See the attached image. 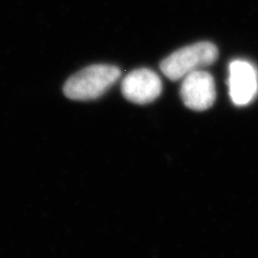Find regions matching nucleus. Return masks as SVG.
<instances>
[{
    "mask_svg": "<svg viewBox=\"0 0 258 258\" xmlns=\"http://www.w3.org/2000/svg\"><path fill=\"white\" fill-rule=\"evenodd\" d=\"M120 77V70L112 64H93L70 77L63 85V94L72 100L99 98Z\"/></svg>",
    "mask_w": 258,
    "mask_h": 258,
    "instance_id": "f257e3e1",
    "label": "nucleus"
},
{
    "mask_svg": "<svg viewBox=\"0 0 258 258\" xmlns=\"http://www.w3.org/2000/svg\"><path fill=\"white\" fill-rule=\"evenodd\" d=\"M217 57V47L211 42L203 41L176 50L160 62V69L168 79L177 81L192 71L214 63Z\"/></svg>",
    "mask_w": 258,
    "mask_h": 258,
    "instance_id": "f03ea898",
    "label": "nucleus"
},
{
    "mask_svg": "<svg viewBox=\"0 0 258 258\" xmlns=\"http://www.w3.org/2000/svg\"><path fill=\"white\" fill-rule=\"evenodd\" d=\"M181 98L185 106L194 111H206L216 99L215 82L207 71L195 70L183 78Z\"/></svg>",
    "mask_w": 258,
    "mask_h": 258,
    "instance_id": "7ed1b4c3",
    "label": "nucleus"
},
{
    "mask_svg": "<svg viewBox=\"0 0 258 258\" xmlns=\"http://www.w3.org/2000/svg\"><path fill=\"white\" fill-rule=\"evenodd\" d=\"M231 101L238 107L252 102L258 92L257 70L251 62L237 59L229 64L228 77Z\"/></svg>",
    "mask_w": 258,
    "mask_h": 258,
    "instance_id": "20e7f679",
    "label": "nucleus"
},
{
    "mask_svg": "<svg viewBox=\"0 0 258 258\" xmlns=\"http://www.w3.org/2000/svg\"><path fill=\"white\" fill-rule=\"evenodd\" d=\"M163 92V83L157 74L151 69L141 68L132 71L122 82L125 98L137 104L154 101Z\"/></svg>",
    "mask_w": 258,
    "mask_h": 258,
    "instance_id": "39448f33",
    "label": "nucleus"
}]
</instances>
